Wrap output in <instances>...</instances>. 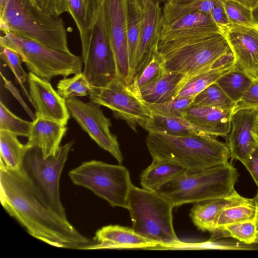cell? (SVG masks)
Wrapping results in <instances>:
<instances>
[{"label":"cell","mask_w":258,"mask_h":258,"mask_svg":"<svg viewBox=\"0 0 258 258\" xmlns=\"http://www.w3.org/2000/svg\"><path fill=\"white\" fill-rule=\"evenodd\" d=\"M0 200L30 235L51 246L88 250L96 243L51 207L22 167L13 170L0 165Z\"/></svg>","instance_id":"obj_1"},{"label":"cell","mask_w":258,"mask_h":258,"mask_svg":"<svg viewBox=\"0 0 258 258\" xmlns=\"http://www.w3.org/2000/svg\"><path fill=\"white\" fill-rule=\"evenodd\" d=\"M146 143L153 159L172 161L190 172L227 163L230 158L227 144L204 133L173 136L148 132Z\"/></svg>","instance_id":"obj_2"},{"label":"cell","mask_w":258,"mask_h":258,"mask_svg":"<svg viewBox=\"0 0 258 258\" xmlns=\"http://www.w3.org/2000/svg\"><path fill=\"white\" fill-rule=\"evenodd\" d=\"M0 27L4 34H16L71 52L62 19L45 12L33 0H0Z\"/></svg>","instance_id":"obj_3"},{"label":"cell","mask_w":258,"mask_h":258,"mask_svg":"<svg viewBox=\"0 0 258 258\" xmlns=\"http://www.w3.org/2000/svg\"><path fill=\"white\" fill-rule=\"evenodd\" d=\"M158 48L166 71L179 73L188 78L225 63L232 52L222 34L159 42Z\"/></svg>","instance_id":"obj_4"},{"label":"cell","mask_w":258,"mask_h":258,"mask_svg":"<svg viewBox=\"0 0 258 258\" xmlns=\"http://www.w3.org/2000/svg\"><path fill=\"white\" fill-rule=\"evenodd\" d=\"M238 176L237 169L228 162L199 172L186 171L156 192L169 200L174 208L225 198L234 190Z\"/></svg>","instance_id":"obj_5"},{"label":"cell","mask_w":258,"mask_h":258,"mask_svg":"<svg viewBox=\"0 0 258 258\" xmlns=\"http://www.w3.org/2000/svg\"><path fill=\"white\" fill-rule=\"evenodd\" d=\"M174 207L156 191L132 185L128 208L134 230L158 244L156 249H170L180 242L173 225Z\"/></svg>","instance_id":"obj_6"},{"label":"cell","mask_w":258,"mask_h":258,"mask_svg":"<svg viewBox=\"0 0 258 258\" xmlns=\"http://www.w3.org/2000/svg\"><path fill=\"white\" fill-rule=\"evenodd\" d=\"M0 46L17 52L29 72L49 82L55 77L64 78L82 72L83 61L79 56L50 48L16 34L1 36Z\"/></svg>","instance_id":"obj_7"},{"label":"cell","mask_w":258,"mask_h":258,"mask_svg":"<svg viewBox=\"0 0 258 258\" xmlns=\"http://www.w3.org/2000/svg\"><path fill=\"white\" fill-rule=\"evenodd\" d=\"M68 175L74 184L90 189L112 207L127 209L133 184L124 166L93 160L83 162Z\"/></svg>","instance_id":"obj_8"},{"label":"cell","mask_w":258,"mask_h":258,"mask_svg":"<svg viewBox=\"0 0 258 258\" xmlns=\"http://www.w3.org/2000/svg\"><path fill=\"white\" fill-rule=\"evenodd\" d=\"M73 144L74 141H71L60 146L55 156L47 158H43L39 148L27 147L22 165L42 196L51 207L64 219L67 217L60 200L59 180Z\"/></svg>","instance_id":"obj_9"},{"label":"cell","mask_w":258,"mask_h":258,"mask_svg":"<svg viewBox=\"0 0 258 258\" xmlns=\"http://www.w3.org/2000/svg\"><path fill=\"white\" fill-rule=\"evenodd\" d=\"M88 96L90 101L111 110L115 117L125 121L135 131L137 124L143 127L152 115L131 86L117 76L103 87L92 86Z\"/></svg>","instance_id":"obj_10"},{"label":"cell","mask_w":258,"mask_h":258,"mask_svg":"<svg viewBox=\"0 0 258 258\" xmlns=\"http://www.w3.org/2000/svg\"><path fill=\"white\" fill-rule=\"evenodd\" d=\"M98 5L90 37L82 44V59L84 75L92 86L100 87L116 76V71L100 0Z\"/></svg>","instance_id":"obj_11"},{"label":"cell","mask_w":258,"mask_h":258,"mask_svg":"<svg viewBox=\"0 0 258 258\" xmlns=\"http://www.w3.org/2000/svg\"><path fill=\"white\" fill-rule=\"evenodd\" d=\"M100 2L115 61L116 76L131 86L134 76L130 66L127 43L128 0H100Z\"/></svg>","instance_id":"obj_12"},{"label":"cell","mask_w":258,"mask_h":258,"mask_svg":"<svg viewBox=\"0 0 258 258\" xmlns=\"http://www.w3.org/2000/svg\"><path fill=\"white\" fill-rule=\"evenodd\" d=\"M71 115L81 128L101 148L108 152L121 164L123 157L117 137L110 131V120L100 106L90 101L84 102L76 97L66 99Z\"/></svg>","instance_id":"obj_13"},{"label":"cell","mask_w":258,"mask_h":258,"mask_svg":"<svg viewBox=\"0 0 258 258\" xmlns=\"http://www.w3.org/2000/svg\"><path fill=\"white\" fill-rule=\"evenodd\" d=\"M28 98L36 117L54 121L66 125L70 117L66 99L53 88L49 81L31 72L28 74Z\"/></svg>","instance_id":"obj_14"},{"label":"cell","mask_w":258,"mask_h":258,"mask_svg":"<svg viewBox=\"0 0 258 258\" xmlns=\"http://www.w3.org/2000/svg\"><path fill=\"white\" fill-rule=\"evenodd\" d=\"M222 33L233 54L234 66L258 80V26L232 25Z\"/></svg>","instance_id":"obj_15"},{"label":"cell","mask_w":258,"mask_h":258,"mask_svg":"<svg viewBox=\"0 0 258 258\" xmlns=\"http://www.w3.org/2000/svg\"><path fill=\"white\" fill-rule=\"evenodd\" d=\"M258 125V109L245 108L233 111L227 145L232 160L243 165L258 145L254 134Z\"/></svg>","instance_id":"obj_16"},{"label":"cell","mask_w":258,"mask_h":258,"mask_svg":"<svg viewBox=\"0 0 258 258\" xmlns=\"http://www.w3.org/2000/svg\"><path fill=\"white\" fill-rule=\"evenodd\" d=\"M222 34L210 14L195 12L163 25L160 42L196 35L214 36Z\"/></svg>","instance_id":"obj_17"},{"label":"cell","mask_w":258,"mask_h":258,"mask_svg":"<svg viewBox=\"0 0 258 258\" xmlns=\"http://www.w3.org/2000/svg\"><path fill=\"white\" fill-rule=\"evenodd\" d=\"M96 243L88 250L102 249H155L158 244L138 233L132 228L109 225L98 230L93 238Z\"/></svg>","instance_id":"obj_18"},{"label":"cell","mask_w":258,"mask_h":258,"mask_svg":"<svg viewBox=\"0 0 258 258\" xmlns=\"http://www.w3.org/2000/svg\"><path fill=\"white\" fill-rule=\"evenodd\" d=\"M67 131L66 125L53 120L36 117L32 124L26 145L39 148L44 158L55 156Z\"/></svg>","instance_id":"obj_19"},{"label":"cell","mask_w":258,"mask_h":258,"mask_svg":"<svg viewBox=\"0 0 258 258\" xmlns=\"http://www.w3.org/2000/svg\"><path fill=\"white\" fill-rule=\"evenodd\" d=\"M233 110L207 106H191L184 117L214 137H227L231 130Z\"/></svg>","instance_id":"obj_20"},{"label":"cell","mask_w":258,"mask_h":258,"mask_svg":"<svg viewBox=\"0 0 258 258\" xmlns=\"http://www.w3.org/2000/svg\"><path fill=\"white\" fill-rule=\"evenodd\" d=\"M188 79L184 74L166 71L157 79L141 88L138 95L145 103H162L175 97Z\"/></svg>","instance_id":"obj_21"},{"label":"cell","mask_w":258,"mask_h":258,"mask_svg":"<svg viewBox=\"0 0 258 258\" xmlns=\"http://www.w3.org/2000/svg\"><path fill=\"white\" fill-rule=\"evenodd\" d=\"M162 15L160 4L148 0L141 29L135 72L151 47L160 41Z\"/></svg>","instance_id":"obj_22"},{"label":"cell","mask_w":258,"mask_h":258,"mask_svg":"<svg viewBox=\"0 0 258 258\" xmlns=\"http://www.w3.org/2000/svg\"><path fill=\"white\" fill-rule=\"evenodd\" d=\"M185 171L183 166L172 161L153 159L140 175L141 184L144 189L156 192L162 185Z\"/></svg>","instance_id":"obj_23"},{"label":"cell","mask_w":258,"mask_h":258,"mask_svg":"<svg viewBox=\"0 0 258 258\" xmlns=\"http://www.w3.org/2000/svg\"><path fill=\"white\" fill-rule=\"evenodd\" d=\"M236 193L234 190L225 198L196 203L189 214L196 226L203 231L213 233L216 230L215 221L218 214L233 201Z\"/></svg>","instance_id":"obj_24"},{"label":"cell","mask_w":258,"mask_h":258,"mask_svg":"<svg viewBox=\"0 0 258 258\" xmlns=\"http://www.w3.org/2000/svg\"><path fill=\"white\" fill-rule=\"evenodd\" d=\"M159 42L151 47L135 72L131 86L138 96L141 88L157 79L166 71L164 60L158 48Z\"/></svg>","instance_id":"obj_25"},{"label":"cell","mask_w":258,"mask_h":258,"mask_svg":"<svg viewBox=\"0 0 258 258\" xmlns=\"http://www.w3.org/2000/svg\"><path fill=\"white\" fill-rule=\"evenodd\" d=\"M79 30L81 44L90 37L98 10V0H65Z\"/></svg>","instance_id":"obj_26"},{"label":"cell","mask_w":258,"mask_h":258,"mask_svg":"<svg viewBox=\"0 0 258 258\" xmlns=\"http://www.w3.org/2000/svg\"><path fill=\"white\" fill-rule=\"evenodd\" d=\"M255 214L253 199L244 198L237 192L233 201L218 214L215 221L216 230L213 234L226 225L255 220Z\"/></svg>","instance_id":"obj_27"},{"label":"cell","mask_w":258,"mask_h":258,"mask_svg":"<svg viewBox=\"0 0 258 258\" xmlns=\"http://www.w3.org/2000/svg\"><path fill=\"white\" fill-rule=\"evenodd\" d=\"M27 149L26 145L22 144L17 136L0 131V165L13 170L21 168Z\"/></svg>","instance_id":"obj_28"},{"label":"cell","mask_w":258,"mask_h":258,"mask_svg":"<svg viewBox=\"0 0 258 258\" xmlns=\"http://www.w3.org/2000/svg\"><path fill=\"white\" fill-rule=\"evenodd\" d=\"M234 65V60L227 62L217 68L188 78L179 91L177 96L195 97Z\"/></svg>","instance_id":"obj_29"},{"label":"cell","mask_w":258,"mask_h":258,"mask_svg":"<svg viewBox=\"0 0 258 258\" xmlns=\"http://www.w3.org/2000/svg\"><path fill=\"white\" fill-rule=\"evenodd\" d=\"M253 80L244 72L233 65L215 82L236 103L248 89Z\"/></svg>","instance_id":"obj_30"},{"label":"cell","mask_w":258,"mask_h":258,"mask_svg":"<svg viewBox=\"0 0 258 258\" xmlns=\"http://www.w3.org/2000/svg\"><path fill=\"white\" fill-rule=\"evenodd\" d=\"M217 1L192 0L182 4L165 3L162 8V25L169 24L180 17L195 12L210 14Z\"/></svg>","instance_id":"obj_31"},{"label":"cell","mask_w":258,"mask_h":258,"mask_svg":"<svg viewBox=\"0 0 258 258\" xmlns=\"http://www.w3.org/2000/svg\"><path fill=\"white\" fill-rule=\"evenodd\" d=\"M235 104L214 82L194 97L191 106H207L234 110Z\"/></svg>","instance_id":"obj_32"},{"label":"cell","mask_w":258,"mask_h":258,"mask_svg":"<svg viewBox=\"0 0 258 258\" xmlns=\"http://www.w3.org/2000/svg\"><path fill=\"white\" fill-rule=\"evenodd\" d=\"M194 97L176 96L160 103H145L152 114L170 117L184 118Z\"/></svg>","instance_id":"obj_33"},{"label":"cell","mask_w":258,"mask_h":258,"mask_svg":"<svg viewBox=\"0 0 258 258\" xmlns=\"http://www.w3.org/2000/svg\"><path fill=\"white\" fill-rule=\"evenodd\" d=\"M221 237H232L246 244L254 243L256 237L255 220L229 224L213 234L211 240Z\"/></svg>","instance_id":"obj_34"},{"label":"cell","mask_w":258,"mask_h":258,"mask_svg":"<svg viewBox=\"0 0 258 258\" xmlns=\"http://www.w3.org/2000/svg\"><path fill=\"white\" fill-rule=\"evenodd\" d=\"M143 19L144 15L137 13L128 5V25L127 43L130 66L133 76H134L136 58L140 38L141 29Z\"/></svg>","instance_id":"obj_35"},{"label":"cell","mask_w":258,"mask_h":258,"mask_svg":"<svg viewBox=\"0 0 258 258\" xmlns=\"http://www.w3.org/2000/svg\"><path fill=\"white\" fill-rule=\"evenodd\" d=\"M56 87L59 94L67 99L73 97L88 96L92 86L83 72H80L72 77H64L61 79Z\"/></svg>","instance_id":"obj_36"},{"label":"cell","mask_w":258,"mask_h":258,"mask_svg":"<svg viewBox=\"0 0 258 258\" xmlns=\"http://www.w3.org/2000/svg\"><path fill=\"white\" fill-rule=\"evenodd\" d=\"M32 122L24 120L12 113L0 102V131L11 133L17 136L28 137Z\"/></svg>","instance_id":"obj_37"},{"label":"cell","mask_w":258,"mask_h":258,"mask_svg":"<svg viewBox=\"0 0 258 258\" xmlns=\"http://www.w3.org/2000/svg\"><path fill=\"white\" fill-rule=\"evenodd\" d=\"M228 17L232 25L248 27L258 26L252 14V11L237 2L222 0Z\"/></svg>","instance_id":"obj_38"},{"label":"cell","mask_w":258,"mask_h":258,"mask_svg":"<svg viewBox=\"0 0 258 258\" xmlns=\"http://www.w3.org/2000/svg\"><path fill=\"white\" fill-rule=\"evenodd\" d=\"M0 56L2 60L11 70L16 79L28 97L29 94L25 89L23 85L28 80V74L22 67L21 58L20 55L15 51L8 47L1 46Z\"/></svg>","instance_id":"obj_39"},{"label":"cell","mask_w":258,"mask_h":258,"mask_svg":"<svg viewBox=\"0 0 258 258\" xmlns=\"http://www.w3.org/2000/svg\"><path fill=\"white\" fill-rule=\"evenodd\" d=\"M250 108L258 109V80H253L248 89L236 103L234 110Z\"/></svg>","instance_id":"obj_40"},{"label":"cell","mask_w":258,"mask_h":258,"mask_svg":"<svg viewBox=\"0 0 258 258\" xmlns=\"http://www.w3.org/2000/svg\"><path fill=\"white\" fill-rule=\"evenodd\" d=\"M210 14L221 32L232 25L228 17L222 0L216 1Z\"/></svg>","instance_id":"obj_41"},{"label":"cell","mask_w":258,"mask_h":258,"mask_svg":"<svg viewBox=\"0 0 258 258\" xmlns=\"http://www.w3.org/2000/svg\"><path fill=\"white\" fill-rule=\"evenodd\" d=\"M44 11L52 15L59 16L68 12L65 0H34Z\"/></svg>","instance_id":"obj_42"},{"label":"cell","mask_w":258,"mask_h":258,"mask_svg":"<svg viewBox=\"0 0 258 258\" xmlns=\"http://www.w3.org/2000/svg\"><path fill=\"white\" fill-rule=\"evenodd\" d=\"M258 187V145L250 154L244 165Z\"/></svg>","instance_id":"obj_43"},{"label":"cell","mask_w":258,"mask_h":258,"mask_svg":"<svg viewBox=\"0 0 258 258\" xmlns=\"http://www.w3.org/2000/svg\"><path fill=\"white\" fill-rule=\"evenodd\" d=\"M1 76L5 83V87L11 93L13 94L14 97L18 100V101L21 104V106L25 109L26 112L31 117L33 121L36 119L35 114L33 113L29 107L27 105L25 101L23 100L22 97L20 95V93L18 89L15 87V86L12 84V83L6 79L1 74Z\"/></svg>","instance_id":"obj_44"},{"label":"cell","mask_w":258,"mask_h":258,"mask_svg":"<svg viewBox=\"0 0 258 258\" xmlns=\"http://www.w3.org/2000/svg\"><path fill=\"white\" fill-rule=\"evenodd\" d=\"M148 0H128V5L137 13L144 15Z\"/></svg>","instance_id":"obj_45"},{"label":"cell","mask_w":258,"mask_h":258,"mask_svg":"<svg viewBox=\"0 0 258 258\" xmlns=\"http://www.w3.org/2000/svg\"><path fill=\"white\" fill-rule=\"evenodd\" d=\"M238 3L246 8L253 11L258 6V0H231Z\"/></svg>","instance_id":"obj_46"},{"label":"cell","mask_w":258,"mask_h":258,"mask_svg":"<svg viewBox=\"0 0 258 258\" xmlns=\"http://www.w3.org/2000/svg\"><path fill=\"white\" fill-rule=\"evenodd\" d=\"M256 207V214L255 217V221L256 229V237L254 243H258V191L256 196L253 198Z\"/></svg>","instance_id":"obj_47"},{"label":"cell","mask_w":258,"mask_h":258,"mask_svg":"<svg viewBox=\"0 0 258 258\" xmlns=\"http://www.w3.org/2000/svg\"><path fill=\"white\" fill-rule=\"evenodd\" d=\"M252 14L255 22L258 24V6L252 11Z\"/></svg>","instance_id":"obj_48"},{"label":"cell","mask_w":258,"mask_h":258,"mask_svg":"<svg viewBox=\"0 0 258 258\" xmlns=\"http://www.w3.org/2000/svg\"><path fill=\"white\" fill-rule=\"evenodd\" d=\"M192 0H169V2L176 4L185 3Z\"/></svg>","instance_id":"obj_49"},{"label":"cell","mask_w":258,"mask_h":258,"mask_svg":"<svg viewBox=\"0 0 258 258\" xmlns=\"http://www.w3.org/2000/svg\"><path fill=\"white\" fill-rule=\"evenodd\" d=\"M152 1L155 2H158V3H160V4L162 3H164V4L166 3H168L169 0H152Z\"/></svg>","instance_id":"obj_50"},{"label":"cell","mask_w":258,"mask_h":258,"mask_svg":"<svg viewBox=\"0 0 258 258\" xmlns=\"http://www.w3.org/2000/svg\"><path fill=\"white\" fill-rule=\"evenodd\" d=\"M254 136L255 139L258 141V125H257V127L256 128V131L255 133L254 134Z\"/></svg>","instance_id":"obj_51"},{"label":"cell","mask_w":258,"mask_h":258,"mask_svg":"<svg viewBox=\"0 0 258 258\" xmlns=\"http://www.w3.org/2000/svg\"><path fill=\"white\" fill-rule=\"evenodd\" d=\"M33 1H34V0H33Z\"/></svg>","instance_id":"obj_52"}]
</instances>
